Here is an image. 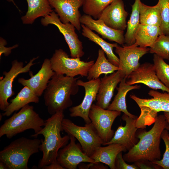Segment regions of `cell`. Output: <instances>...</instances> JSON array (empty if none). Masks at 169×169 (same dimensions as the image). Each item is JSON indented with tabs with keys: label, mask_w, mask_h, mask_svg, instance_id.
<instances>
[{
	"label": "cell",
	"mask_w": 169,
	"mask_h": 169,
	"mask_svg": "<svg viewBox=\"0 0 169 169\" xmlns=\"http://www.w3.org/2000/svg\"><path fill=\"white\" fill-rule=\"evenodd\" d=\"M41 140L19 138L11 142L0 151V161L8 169H28L30 157L39 151Z\"/></svg>",
	"instance_id": "4"
},
{
	"label": "cell",
	"mask_w": 169,
	"mask_h": 169,
	"mask_svg": "<svg viewBox=\"0 0 169 169\" xmlns=\"http://www.w3.org/2000/svg\"><path fill=\"white\" fill-rule=\"evenodd\" d=\"M126 83L132 85L142 83L153 90H161L169 93L167 88L158 78L153 64L146 62L141 64L127 77Z\"/></svg>",
	"instance_id": "16"
},
{
	"label": "cell",
	"mask_w": 169,
	"mask_h": 169,
	"mask_svg": "<svg viewBox=\"0 0 169 169\" xmlns=\"http://www.w3.org/2000/svg\"><path fill=\"white\" fill-rule=\"evenodd\" d=\"M81 26L82 35L99 45L106 54L108 60L113 64L119 67V58L113 51V48L118 45L117 43L107 42L84 25L81 24Z\"/></svg>",
	"instance_id": "26"
},
{
	"label": "cell",
	"mask_w": 169,
	"mask_h": 169,
	"mask_svg": "<svg viewBox=\"0 0 169 169\" xmlns=\"http://www.w3.org/2000/svg\"><path fill=\"white\" fill-rule=\"evenodd\" d=\"M141 0H135L132 5L131 16L127 23V30L124 35L125 46H130L136 42L135 36L140 24V4Z\"/></svg>",
	"instance_id": "29"
},
{
	"label": "cell",
	"mask_w": 169,
	"mask_h": 169,
	"mask_svg": "<svg viewBox=\"0 0 169 169\" xmlns=\"http://www.w3.org/2000/svg\"><path fill=\"white\" fill-rule=\"evenodd\" d=\"M164 115L165 116L168 123V127L167 130L168 131L169 136V112H164Z\"/></svg>",
	"instance_id": "41"
},
{
	"label": "cell",
	"mask_w": 169,
	"mask_h": 169,
	"mask_svg": "<svg viewBox=\"0 0 169 169\" xmlns=\"http://www.w3.org/2000/svg\"><path fill=\"white\" fill-rule=\"evenodd\" d=\"M50 59L52 68L56 74L72 77L78 75L87 77L95 63L94 60L84 61L79 58H70L61 49H56Z\"/></svg>",
	"instance_id": "7"
},
{
	"label": "cell",
	"mask_w": 169,
	"mask_h": 169,
	"mask_svg": "<svg viewBox=\"0 0 169 169\" xmlns=\"http://www.w3.org/2000/svg\"><path fill=\"white\" fill-rule=\"evenodd\" d=\"M148 94L151 98L142 99L134 95H130L141 109V114L136 121V126L138 129H145L147 126L154 123L158 112H169V93L151 90Z\"/></svg>",
	"instance_id": "6"
},
{
	"label": "cell",
	"mask_w": 169,
	"mask_h": 169,
	"mask_svg": "<svg viewBox=\"0 0 169 169\" xmlns=\"http://www.w3.org/2000/svg\"><path fill=\"white\" fill-rule=\"evenodd\" d=\"M53 70L50 59H45L41 68L38 73L33 75L29 73L31 77L28 79L21 78L18 79V82L23 86L30 88L38 96H41L46 89L50 80L55 74Z\"/></svg>",
	"instance_id": "17"
},
{
	"label": "cell",
	"mask_w": 169,
	"mask_h": 169,
	"mask_svg": "<svg viewBox=\"0 0 169 169\" xmlns=\"http://www.w3.org/2000/svg\"><path fill=\"white\" fill-rule=\"evenodd\" d=\"M24 86L16 97L10 100L9 105L2 114L3 116H10L15 111L19 110L30 103L39 102V97L30 88Z\"/></svg>",
	"instance_id": "23"
},
{
	"label": "cell",
	"mask_w": 169,
	"mask_h": 169,
	"mask_svg": "<svg viewBox=\"0 0 169 169\" xmlns=\"http://www.w3.org/2000/svg\"><path fill=\"white\" fill-rule=\"evenodd\" d=\"M45 123V120L34 110L33 106L28 104L4 121L0 127V137L5 136L11 139L28 129H32L34 133H37L44 126Z\"/></svg>",
	"instance_id": "5"
},
{
	"label": "cell",
	"mask_w": 169,
	"mask_h": 169,
	"mask_svg": "<svg viewBox=\"0 0 169 169\" xmlns=\"http://www.w3.org/2000/svg\"><path fill=\"white\" fill-rule=\"evenodd\" d=\"M70 142L58 152L57 160L64 169H76L81 163H94V161L83 151L76 138L70 135Z\"/></svg>",
	"instance_id": "14"
},
{
	"label": "cell",
	"mask_w": 169,
	"mask_h": 169,
	"mask_svg": "<svg viewBox=\"0 0 169 169\" xmlns=\"http://www.w3.org/2000/svg\"><path fill=\"white\" fill-rule=\"evenodd\" d=\"M38 57L33 58L25 66L22 62L15 59L11 62V67L9 70L3 72L4 78L0 77V109L4 111L10 103L8 99L15 95L13 90V83L15 79L20 74L30 71L31 67L35 63L33 62Z\"/></svg>",
	"instance_id": "11"
},
{
	"label": "cell",
	"mask_w": 169,
	"mask_h": 169,
	"mask_svg": "<svg viewBox=\"0 0 169 169\" xmlns=\"http://www.w3.org/2000/svg\"><path fill=\"white\" fill-rule=\"evenodd\" d=\"M64 118V111H60L52 115L45 120L44 127L31 136L37 137L42 135L44 139H41L39 150L43 155L38 165V168L42 169L57 161L58 151L60 148L67 145L70 140L68 135L62 137L60 132L63 131L62 125Z\"/></svg>",
	"instance_id": "2"
},
{
	"label": "cell",
	"mask_w": 169,
	"mask_h": 169,
	"mask_svg": "<svg viewBox=\"0 0 169 169\" xmlns=\"http://www.w3.org/2000/svg\"><path fill=\"white\" fill-rule=\"evenodd\" d=\"M149 52L169 60V36L164 34L159 35L150 47Z\"/></svg>",
	"instance_id": "33"
},
{
	"label": "cell",
	"mask_w": 169,
	"mask_h": 169,
	"mask_svg": "<svg viewBox=\"0 0 169 169\" xmlns=\"http://www.w3.org/2000/svg\"><path fill=\"white\" fill-rule=\"evenodd\" d=\"M150 48L138 47L135 44L130 46L115 47V52L119 56V67L126 79L128 75L140 65L139 60L149 52Z\"/></svg>",
	"instance_id": "12"
},
{
	"label": "cell",
	"mask_w": 169,
	"mask_h": 169,
	"mask_svg": "<svg viewBox=\"0 0 169 169\" xmlns=\"http://www.w3.org/2000/svg\"><path fill=\"white\" fill-rule=\"evenodd\" d=\"M42 169H64L57 160L48 165L43 167Z\"/></svg>",
	"instance_id": "39"
},
{
	"label": "cell",
	"mask_w": 169,
	"mask_h": 169,
	"mask_svg": "<svg viewBox=\"0 0 169 169\" xmlns=\"http://www.w3.org/2000/svg\"><path fill=\"white\" fill-rule=\"evenodd\" d=\"M161 16V35L169 36V0H158Z\"/></svg>",
	"instance_id": "34"
},
{
	"label": "cell",
	"mask_w": 169,
	"mask_h": 169,
	"mask_svg": "<svg viewBox=\"0 0 169 169\" xmlns=\"http://www.w3.org/2000/svg\"><path fill=\"white\" fill-rule=\"evenodd\" d=\"M139 169H161L158 166L151 162L146 161H138L134 163Z\"/></svg>",
	"instance_id": "38"
},
{
	"label": "cell",
	"mask_w": 169,
	"mask_h": 169,
	"mask_svg": "<svg viewBox=\"0 0 169 169\" xmlns=\"http://www.w3.org/2000/svg\"><path fill=\"white\" fill-rule=\"evenodd\" d=\"M81 24L94 31L103 38L124 46L125 44L124 31L114 29L107 26L100 19H93L90 16L84 14L80 18Z\"/></svg>",
	"instance_id": "21"
},
{
	"label": "cell",
	"mask_w": 169,
	"mask_h": 169,
	"mask_svg": "<svg viewBox=\"0 0 169 169\" xmlns=\"http://www.w3.org/2000/svg\"><path fill=\"white\" fill-rule=\"evenodd\" d=\"M161 35L159 26L140 23L136 33L135 44L141 47H151Z\"/></svg>",
	"instance_id": "28"
},
{
	"label": "cell",
	"mask_w": 169,
	"mask_h": 169,
	"mask_svg": "<svg viewBox=\"0 0 169 169\" xmlns=\"http://www.w3.org/2000/svg\"><path fill=\"white\" fill-rule=\"evenodd\" d=\"M140 23L142 24L160 27L161 23V12L158 3L155 6H149L141 2Z\"/></svg>",
	"instance_id": "30"
},
{
	"label": "cell",
	"mask_w": 169,
	"mask_h": 169,
	"mask_svg": "<svg viewBox=\"0 0 169 169\" xmlns=\"http://www.w3.org/2000/svg\"><path fill=\"white\" fill-rule=\"evenodd\" d=\"M124 160L122 152L119 153L117 155L115 162L116 169H138L135 164H129L125 162Z\"/></svg>",
	"instance_id": "36"
},
{
	"label": "cell",
	"mask_w": 169,
	"mask_h": 169,
	"mask_svg": "<svg viewBox=\"0 0 169 169\" xmlns=\"http://www.w3.org/2000/svg\"><path fill=\"white\" fill-rule=\"evenodd\" d=\"M126 79L124 78L120 82L119 87L116 88L118 90L117 93L107 109L122 112L129 117L136 119L138 117L137 116L132 114L128 111L125 98L126 94L129 91L135 89H139L141 86L137 84L134 85H129L126 83Z\"/></svg>",
	"instance_id": "25"
},
{
	"label": "cell",
	"mask_w": 169,
	"mask_h": 169,
	"mask_svg": "<svg viewBox=\"0 0 169 169\" xmlns=\"http://www.w3.org/2000/svg\"><path fill=\"white\" fill-rule=\"evenodd\" d=\"M7 1H8V2H12V3H13L14 5H16L15 4V3L14 2V1H13V0H7Z\"/></svg>",
	"instance_id": "43"
},
{
	"label": "cell",
	"mask_w": 169,
	"mask_h": 169,
	"mask_svg": "<svg viewBox=\"0 0 169 169\" xmlns=\"http://www.w3.org/2000/svg\"><path fill=\"white\" fill-rule=\"evenodd\" d=\"M114 0H84L82 9L85 14L98 19L103 11Z\"/></svg>",
	"instance_id": "31"
},
{
	"label": "cell",
	"mask_w": 169,
	"mask_h": 169,
	"mask_svg": "<svg viewBox=\"0 0 169 169\" xmlns=\"http://www.w3.org/2000/svg\"><path fill=\"white\" fill-rule=\"evenodd\" d=\"M102 163H91L89 168L92 169H108L106 166L104 165Z\"/></svg>",
	"instance_id": "40"
},
{
	"label": "cell",
	"mask_w": 169,
	"mask_h": 169,
	"mask_svg": "<svg viewBox=\"0 0 169 169\" xmlns=\"http://www.w3.org/2000/svg\"><path fill=\"white\" fill-rule=\"evenodd\" d=\"M128 13L122 0H114L102 12L99 18L114 29L124 31L127 28Z\"/></svg>",
	"instance_id": "18"
},
{
	"label": "cell",
	"mask_w": 169,
	"mask_h": 169,
	"mask_svg": "<svg viewBox=\"0 0 169 169\" xmlns=\"http://www.w3.org/2000/svg\"><path fill=\"white\" fill-rule=\"evenodd\" d=\"M0 169H8L5 164L2 162L0 161Z\"/></svg>",
	"instance_id": "42"
},
{
	"label": "cell",
	"mask_w": 169,
	"mask_h": 169,
	"mask_svg": "<svg viewBox=\"0 0 169 169\" xmlns=\"http://www.w3.org/2000/svg\"><path fill=\"white\" fill-rule=\"evenodd\" d=\"M154 66L160 80L169 89V64L156 54L153 55Z\"/></svg>",
	"instance_id": "32"
},
{
	"label": "cell",
	"mask_w": 169,
	"mask_h": 169,
	"mask_svg": "<svg viewBox=\"0 0 169 169\" xmlns=\"http://www.w3.org/2000/svg\"><path fill=\"white\" fill-rule=\"evenodd\" d=\"M7 44L6 41L2 38L0 37V58L2 54H4L5 56H7L11 53L12 50L18 47V44H15L13 46L7 47L5 45Z\"/></svg>",
	"instance_id": "37"
},
{
	"label": "cell",
	"mask_w": 169,
	"mask_h": 169,
	"mask_svg": "<svg viewBox=\"0 0 169 169\" xmlns=\"http://www.w3.org/2000/svg\"><path fill=\"white\" fill-rule=\"evenodd\" d=\"M84 0H49L61 22L64 23H71L79 31L81 29V15L79 9L82 6Z\"/></svg>",
	"instance_id": "15"
},
{
	"label": "cell",
	"mask_w": 169,
	"mask_h": 169,
	"mask_svg": "<svg viewBox=\"0 0 169 169\" xmlns=\"http://www.w3.org/2000/svg\"><path fill=\"white\" fill-rule=\"evenodd\" d=\"M100 82V79L99 78L86 82L79 79L77 80L78 85L84 89L85 95L81 104L69 109L70 116L79 117L84 120L86 123L91 122L89 116V112L92 103L96 100Z\"/></svg>",
	"instance_id": "13"
},
{
	"label": "cell",
	"mask_w": 169,
	"mask_h": 169,
	"mask_svg": "<svg viewBox=\"0 0 169 169\" xmlns=\"http://www.w3.org/2000/svg\"><path fill=\"white\" fill-rule=\"evenodd\" d=\"M120 69L110 63L105 57L103 50L99 49L96 60L89 69L87 79L88 80L96 79L102 74L112 73Z\"/></svg>",
	"instance_id": "27"
},
{
	"label": "cell",
	"mask_w": 169,
	"mask_h": 169,
	"mask_svg": "<svg viewBox=\"0 0 169 169\" xmlns=\"http://www.w3.org/2000/svg\"><path fill=\"white\" fill-rule=\"evenodd\" d=\"M124 78H125L124 75L120 69L109 75H105L101 78L96 96V105L107 109L115 89Z\"/></svg>",
	"instance_id": "20"
},
{
	"label": "cell",
	"mask_w": 169,
	"mask_h": 169,
	"mask_svg": "<svg viewBox=\"0 0 169 169\" xmlns=\"http://www.w3.org/2000/svg\"><path fill=\"white\" fill-rule=\"evenodd\" d=\"M122 119L125 122L124 126H119L115 132L111 140L105 145L116 143L125 147L127 151L129 150L138 142L136 136L138 128L136 126V119L131 117L124 113Z\"/></svg>",
	"instance_id": "19"
},
{
	"label": "cell",
	"mask_w": 169,
	"mask_h": 169,
	"mask_svg": "<svg viewBox=\"0 0 169 169\" xmlns=\"http://www.w3.org/2000/svg\"><path fill=\"white\" fill-rule=\"evenodd\" d=\"M41 23L44 26L51 24L58 28L63 35L69 46L71 58H80L84 56V53L83 50L82 42L79 39L75 31L76 28L72 24L63 23L58 15L54 11L42 18Z\"/></svg>",
	"instance_id": "9"
},
{
	"label": "cell",
	"mask_w": 169,
	"mask_h": 169,
	"mask_svg": "<svg viewBox=\"0 0 169 169\" xmlns=\"http://www.w3.org/2000/svg\"><path fill=\"white\" fill-rule=\"evenodd\" d=\"M127 150L122 145L113 143L106 146L97 147L90 157L94 160V163H102L108 166L111 169H116L115 162L117 155Z\"/></svg>",
	"instance_id": "22"
},
{
	"label": "cell",
	"mask_w": 169,
	"mask_h": 169,
	"mask_svg": "<svg viewBox=\"0 0 169 169\" xmlns=\"http://www.w3.org/2000/svg\"><path fill=\"white\" fill-rule=\"evenodd\" d=\"M63 131L74 136L79 141L83 152L90 157L95 149L103 145V142L91 122L81 126L70 120L64 118L62 122Z\"/></svg>",
	"instance_id": "8"
},
{
	"label": "cell",
	"mask_w": 169,
	"mask_h": 169,
	"mask_svg": "<svg viewBox=\"0 0 169 169\" xmlns=\"http://www.w3.org/2000/svg\"><path fill=\"white\" fill-rule=\"evenodd\" d=\"M28 9L21 19L24 24H32L38 18L45 17L53 10L49 0H26Z\"/></svg>",
	"instance_id": "24"
},
{
	"label": "cell",
	"mask_w": 169,
	"mask_h": 169,
	"mask_svg": "<svg viewBox=\"0 0 169 169\" xmlns=\"http://www.w3.org/2000/svg\"><path fill=\"white\" fill-rule=\"evenodd\" d=\"M79 78L72 77L55 73L44 92V99L48 113L52 115L71 107V96L77 94Z\"/></svg>",
	"instance_id": "3"
},
{
	"label": "cell",
	"mask_w": 169,
	"mask_h": 169,
	"mask_svg": "<svg viewBox=\"0 0 169 169\" xmlns=\"http://www.w3.org/2000/svg\"><path fill=\"white\" fill-rule=\"evenodd\" d=\"M161 139L163 141L166 147L162 158L152 162L163 169H169V136L166 129L163 130L161 135Z\"/></svg>",
	"instance_id": "35"
},
{
	"label": "cell",
	"mask_w": 169,
	"mask_h": 169,
	"mask_svg": "<svg viewBox=\"0 0 169 169\" xmlns=\"http://www.w3.org/2000/svg\"><path fill=\"white\" fill-rule=\"evenodd\" d=\"M121 114L120 111L105 109L92 104L89 116L103 142V145H105L113 137L115 132L112 126L115 119Z\"/></svg>",
	"instance_id": "10"
},
{
	"label": "cell",
	"mask_w": 169,
	"mask_h": 169,
	"mask_svg": "<svg viewBox=\"0 0 169 169\" xmlns=\"http://www.w3.org/2000/svg\"><path fill=\"white\" fill-rule=\"evenodd\" d=\"M168 123L164 115L157 116L154 125L148 131L144 129L136 132L138 143L123 156L126 162L134 163L138 161L151 162L160 160V144L162 132L167 129Z\"/></svg>",
	"instance_id": "1"
}]
</instances>
